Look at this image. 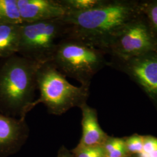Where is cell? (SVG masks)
<instances>
[{
    "instance_id": "6da1fadb",
    "label": "cell",
    "mask_w": 157,
    "mask_h": 157,
    "mask_svg": "<svg viewBox=\"0 0 157 157\" xmlns=\"http://www.w3.org/2000/svg\"><path fill=\"white\" fill-rule=\"evenodd\" d=\"M142 13L141 1L105 0L90 10L67 12L62 19L67 26V37L80 40L105 53L118 34Z\"/></svg>"
},
{
    "instance_id": "7a4b0ae2",
    "label": "cell",
    "mask_w": 157,
    "mask_h": 157,
    "mask_svg": "<svg viewBox=\"0 0 157 157\" xmlns=\"http://www.w3.org/2000/svg\"><path fill=\"white\" fill-rule=\"evenodd\" d=\"M5 59L0 67V105L24 119L32 109L40 65L18 54Z\"/></svg>"
},
{
    "instance_id": "3957f363",
    "label": "cell",
    "mask_w": 157,
    "mask_h": 157,
    "mask_svg": "<svg viewBox=\"0 0 157 157\" xmlns=\"http://www.w3.org/2000/svg\"><path fill=\"white\" fill-rule=\"evenodd\" d=\"M36 82L40 98L32 103L31 109L43 103L50 113L59 115L73 107L86 104L89 95L90 87L71 84L51 62L40 65Z\"/></svg>"
},
{
    "instance_id": "277c9868",
    "label": "cell",
    "mask_w": 157,
    "mask_h": 157,
    "mask_svg": "<svg viewBox=\"0 0 157 157\" xmlns=\"http://www.w3.org/2000/svg\"><path fill=\"white\" fill-rule=\"evenodd\" d=\"M106 54L76 39L66 37L59 43L51 63L66 77L90 87L93 76L108 65Z\"/></svg>"
},
{
    "instance_id": "5b68a950",
    "label": "cell",
    "mask_w": 157,
    "mask_h": 157,
    "mask_svg": "<svg viewBox=\"0 0 157 157\" xmlns=\"http://www.w3.org/2000/svg\"><path fill=\"white\" fill-rule=\"evenodd\" d=\"M67 36V26L61 18L23 23L17 54L39 65L51 62L56 48Z\"/></svg>"
},
{
    "instance_id": "8992f818",
    "label": "cell",
    "mask_w": 157,
    "mask_h": 157,
    "mask_svg": "<svg viewBox=\"0 0 157 157\" xmlns=\"http://www.w3.org/2000/svg\"><path fill=\"white\" fill-rule=\"evenodd\" d=\"M157 52V37L143 13L118 34L106 51L111 60L123 61Z\"/></svg>"
},
{
    "instance_id": "52a82bcc",
    "label": "cell",
    "mask_w": 157,
    "mask_h": 157,
    "mask_svg": "<svg viewBox=\"0 0 157 157\" xmlns=\"http://www.w3.org/2000/svg\"><path fill=\"white\" fill-rule=\"evenodd\" d=\"M108 66L128 75L157 104V52L123 61L111 60Z\"/></svg>"
},
{
    "instance_id": "ba28073f",
    "label": "cell",
    "mask_w": 157,
    "mask_h": 157,
    "mask_svg": "<svg viewBox=\"0 0 157 157\" xmlns=\"http://www.w3.org/2000/svg\"><path fill=\"white\" fill-rule=\"evenodd\" d=\"M23 23L61 18L67 11L59 0H17Z\"/></svg>"
},
{
    "instance_id": "9c48e42d",
    "label": "cell",
    "mask_w": 157,
    "mask_h": 157,
    "mask_svg": "<svg viewBox=\"0 0 157 157\" xmlns=\"http://www.w3.org/2000/svg\"><path fill=\"white\" fill-rule=\"evenodd\" d=\"M80 108L82 113V136L76 148L102 146L108 137L99 124L96 110L86 103Z\"/></svg>"
},
{
    "instance_id": "30bf717a",
    "label": "cell",
    "mask_w": 157,
    "mask_h": 157,
    "mask_svg": "<svg viewBox=\"0 0 157 157\" xmlns=\"http://www.w3.org/2000/svg\"><path fill=\"white\" fill-rule=\"evenodd\" d=\"M21 25L0 23V58L17 54Z\"/></svg>"
},
{
    "instance_id": "8fae6325",
    "label": "cell",
    "mask_w": 157,
    "mask_h": 157,
    "mask_svg": "<svg viewBox=\"0 0 157 157\" xmlns=\"http://www.w3.org/2000/svg\"><path fill=\"white\" fill-rule=\"evenodd\" d=\"M26 130L24 119L17 120L0 114V147L17 141L26 134Z\"/></svg>"
},
{
    "instance_id": "7c38bea8",
    "label": "cell",
    "mask_w": 157,
    "mask_h": 157,
    "mask_svg": "<svg viewBox=\"0 0 157 157\" xmlns=\"http://www.w3.org/2000/svg\"><path fill=\"white\" fill-rule=\"evenodd\" d=\"M0 23L23 24L17 0H0Z\"/></svg>"
},
{
    "instance_id": "4fadbf2b",
    "label": "cell",
    "mask_w": 157,
    "mask_h": 157,
    "mask_svg": "<svg viewBox=\"0 0 157 157\" xmlns=\"http://www.w3.org/2000/svg\"><path fill=\"white\" fill-rule=\"evenodd\" d=\"M105 0H59L67 12H83L94 9Z\"/></svg>"
},
{
    "instance_id": "5bb4252c",
    "label": "cell",
    "mask_w": 157,
    "mask_h": 157,
    "mask_svg": "<svg viewBox=\"0 0 157 157\" xmlns=\"http://www.w3.org/2000/svg\"><path fill=\"white\" fill-rule=\"evenodd\" d=\"M142 11L157 37V0L141 1Z\"/></svg>"
},
{
    "instance_id": "9a60e30c",
    "label": "cell",
    "mask_w": 157,
    "mask_h": 157,
    "mask_svg": "<svg viewBox=\"0 0 157 157\" xmlns=\"http://www.w3.org/2000/svg\"><path fill=\"white\" fill-rule=\"evenodd\" d=\"M144 137L133 135L124 141L127 151L133 154H140L143 152Z\"/></svg>"
},
{
    "instance_id": "2e32d148",
    "label": "cell",
    "mask_w": 157,
    "mask_h": 157,
    "mask_svg": "<svg viewBox=\"0 0 157 157\" xmlns=\"http://www.w3.org/2000/svg\"><path fill=\"white\" fill-rule=\"evenodd\" d=\"M102 150V146L76 148L75 157H94Z\"/></svg>"
},
{
    "instance_id": "e0dca14e",
    "label": "cell",
    "mask_w": 157,
    "mask_h": 157,
    "mask_svg": "<svg viewBox=\"0 0 157 157\" xmlns=\"http://www.w3.org/2000/svg\"><path fill=\"white\" fill-rule=\"evenodd\" d=\"M157 150V139L151 136L144 137L143 152L150 154Z\"/></svg>"
},
{
    "instance_id": "ac0fdd59",
    "label": "cell",
    "mask_w": 157,
    "mask_h": 157,
    "mask_svg": "<svg viewBox=\"0 0 157 157\" xmlns=\"http://www.w3.org/2000/svg\"><path fill=\"white\" fill-rule=\"evenodd\" d=\"M127 152L124 140L122 139L118 146L106 154L105 156L106 157H124Z\"/></svg>"
},
{
    "instance_id": "d6986e66",
    "label": "cell",
    "mask_w": 157,
    "mask_h": 157,
    "mask_svg": "<svg viewBox=\"0 0 157 157\" xmlns=\"http://www.w3.org/2000/svg\"><path fill=\"white\" fill-rule=\"evenodd\" d=\"M58 157H71L70 155L67 154V153H65V152H62L59 155Z\"/></svg>"
},
{
    "instance_id": "ffe728a7",
    "label": "cell",
    "mask_w": 157,
    "mask_h": 157,
    "mask_svg": "<svg viewBox=\"0 0 157 157\" xmlns=\"http://www.w3.org/2000/svg\"><path fill=\"white\" fill-rule=\"evenodd\" d=\"M150 157H157V150L149 154Z\"/></svg>"
},
{
    "instance_id": "44dd1931",
    "label": "cell",
    "mask_w": 157,
    "mask_h": 157,
    "mask_svg": "<svg viewBox=\"0 0 157 157\" xmlns=\"http://www.w3.org/2000/svg\"></svg>"
},
{
    "instance_id": "7402d4cb",
    "label": "cell",
    "mask_w": 157,
    "mask_h": 157,
    "mask_svg": "<svg viewBox=\"0 0 157 157\" xmlns=\"http://www.w3.org/2000/svg\"></svg>"
}]
</instances>
